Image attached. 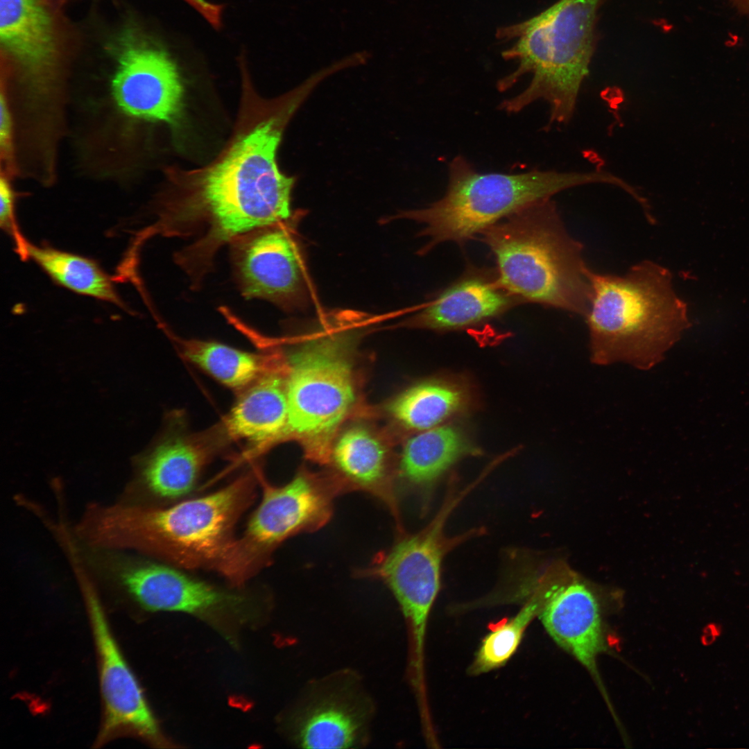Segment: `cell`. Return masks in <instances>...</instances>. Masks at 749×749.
<instances>
[{
    "mask_svg": "<svg viewBox=\"0 0 749 749\" xmlns=\"http://www.w3.org/2000/svg\"><path fill=\"white\" fill-rule=\"evenodd\" d=\"M242 107L225 148L209 164L172 169L171 188L154 223L164 236H196L186 258L212 266L221 247L236 237L287 220L295 178L277 164V153L291 117L311 91L303 83L275 99L259 97L243 77Z\"/></svg>",
    "mask_w": 749,
    "mask_h": 749,
    "instance_id": "cell-1",
    "label": "cell"
},
{
    "mask_svg": "<svg viewBox=\"0 0 749 749\" xmlns=\"http://www.w3.org/2000/svg\"><path fill=\"white\" fill-rule=\"evenodd\" d=\"M259 488L254 466L221 488L166 506L121 499L92 502L72 531L85 546L128 551L194 571L217 573Z\"/></svg>",
    "mask_w": 749,
    "mask_h": 749,
    "instance_id": "cell-2",
    "label": "cell"
},
{
    "mask_svg": "<svg viewBox=\"0 0 749 749\" xmlns=\"http://www.w3.org/2000/svg\"><path fill=\"white\" fill-rule=\"evenodd\" d=\"M589 277L591 295L584 318L595 364L621 362L650 370L691 326L671 273L658 263L642 261L621 275L589 270Z\"/></svg>",
    "mask_w": 749,
    "mask_h": 749,
    "instance_id": "cell-3",
    "label": "cell"
},
{
    "mask_svg": "<svg viewBox=\"0 0 749 749\" xmlns=\"http://www.w3.org/2000/svg\"><path fill=\"white\" fill-rule=\"evenodd\" d=\"M602 2L558 0L526 21L497 29L498 39L513 41L503 58L517 63L512 73L497 82V89L507 91L521 77L531 75L525 89L501 102L503 111L517 113L542 100L549 105V126L571 120L595 51Z\"/></svg>",
    "mask_w": 749,
    "mask_h": 749,
    "instance_id": "cell-4",
    "label": "cell"
},
{
    "mask_svg": "<svg viewBox=\"0 0 749 749\" xmlns=\"http://www.w3.org/2000/svg\"><path fill=\"white\" fill-rule=\"evenodd\" d=\"M479 238L493 255L498 281L521 304L585 316L591 284L583 245L569 232L551 198L509 216Z\"/></svg>",
    "mask_w": 749,
    "mask_h": 749,
    "instance_id": "cell-5",
    "label": "cell"
},
{
    "mask_svg": "<svg viewBox=\"0 0 749 749\" xmlns=\"http://www.w3.org/2000/svg\"><path fill=\"white\" fill-rule=\"evenodd\" d=\"M619 181L617 176L601 171L480 173L458 155L449 163L445 195L426 207L402 212L399 216L424 225L420 235L429 241L421 251L427 252L446 241L463 245L509 216L569 188L592 183L616 186Z\"/></svg>",
    "mask_w": 749,
    "mask_h": 749,
    "instance_id": "cell-6",
    "label": "cell"
},
{
    "mask_svg": "<svg viewBox=\"0 0 749 749\" xmlns=\"http://www.w3.org/2000/svg\"><path fill=\"white\" fill-rule=\"evenodd\" d=\"M361 316L347 311L327 316L286 359L284 438L300 441L316 463H329L333 438L356 399L350 355Z\"/></svg>",
    "mask_w": 749,
    "mask_h": 749,
    "instance_id": "cell-7",
    "label": "cell"
},
{
    "mask_svg": "<svg viewBox=\"0 0 749 749\" xmlns=\"http://www.w3.org/2000/svg\"><path fill=\"white\" fill-rule=\"evenodd\" d=\"M256 468L261 500L217 573L234 586L247 585L270 566L277 549L289 538L325 526L335 499L347 493L332 472L301 469L286 483L275 485Z\"/></svg>",
    "mask_w": 749,
    "mask_h": 749,
    "instance_id": "cell-8",
    "label": "cell"
},
{
    "mask_svg": "<svg viewBox=\"0 0 749 749\" xmlns=\"http://www.w3.org/2000/svg\"><path fill=\"white\" fill-rule=\"evenodd\" d=\"M465 494H449L437 515L420 531L410 534L397 531L388 549L354 572L356 577L381 580L390 590L408 625L411 658L417 663L423 662L427 621L439 592L444 556L476 533L447 537L444 532L447 519Z\"/></svg>",
    "mask_w": 749,
    "mask_h": 749,
    "instance_id": "cell-9",
    "label": "cell"
},
{
    "mask_svg": "<svg viewBox=\"0 0 749 749\" xmlns=\"http://www.w3.org/2000/svg\"><path fill=\"white\" fill-rule=\"evenodd\" d=\"M92 576L117 588L141 608L200 615L240 614L255 607L243 586L223 587L191 570L140 554L110 549L89 558Z\"/></svg>",
    "mask_w": 749,
    "mask_h": 749,
    "instance_id": "cell-10",
    "label": "cell"
},
{
    "mask_svg": "<svg viewBox=\"0 0 749 749\" xmlns=\"http://www.w3.org/2000/svg\"><path fill=\"white\" fill-rule=\"evenodd\" d=\"M157 438L133 463V475L121 499L166 506L197 495L206 467L229 440L221 424L193 433L183 417L171 415Z\"/></svg>",
    "mask_w": 749,
    "mask_h": 749,
    "instance_id": "cell-11",
    "label": "cell"
},
{
    "mask_svg": "<svg viewBox=\"0 0 749 749\" xmlns=\"http://www.w3.org/2000/svg\"><path fill=\"white\" fill-rule=\"evenodd\" d=\"M376 705L361 675L343 669L305 685L290 719L303 748H358L370 741Z\"/></svg>",
    "mask_w": 749,
    "mask_h": 749,
    "instance_id": "cell-12",
    "label": "cell"
},
{
    "mask_svg": "<svg viewBox=\"0 0 749 749\" xmlns=\"http://www.w3.org/2000/svg\"><path fill=\"white\" fill-rule=\"evenodd\" d=\"M114 44L112 92L128 115L175 128L182 117L184 83L178 64L160 40L139 28L121 33Z\"/></svg>",
    "mask_w": 749,
    "mask_h": 749,
    "instance_id": "cell-13",
    "label": "cell"
},
{
    "mask_svg": "<svg viewBox=\"0 0 749 749\" xmlns=\"http://www.w3.org/2000/svg\"><path fill=\"white\" fill-rule=\"evenodd\" d=\"M524 595L540 603V619L551 638L592 675L596 660L605 650L599 603L592 589L556 567L538 572L527 565L519 576Z\"/></svg>",
    "mask_w": 749,
    "mask_h": 749,
    "instance_id": "cell-14",
    "label": "cell"
},
{
    "mask_svg": "<svg viewBox=\"0 0 749 749\" xmlns=\"http://www.w3.org/2000/svg\"><path fill=\"white\" fill-rule=\"evenodd\" d=\"M89 613L98 657L104 719L98 738L103 743L119 732H131L162 743L160 732L138 681L111 632L92 580L77 576Z\"/></svg>",
    "mask_w": 749,
    "mask_h": 749,
    "instance_id": "cell-15",
    "label": "cell"
},
{
    "mask_svg": "<svg viewBox=\"0 0 749 749\" xmlns=\"http://www.w3.org/2000/svg\"><path fill=\"white\" fill-rule=\"evenodd\" d=\"M234 275L243 295L287 309L305 299V277L298 247L279 223L251 230L231 242Z\"/></svg>",
    "mask_w": 749,
    "mask_h": 749,
    "instance_id": "cell-16",
    "label": "cell"
},
{
    "mask_svg": "<svg viewBox=\"0 0 749 749\" xmlns=\"http://www.w3.org/2000/svg\"><path fill=\"white\" fill-rule=\"evenodd\" d=\"M55 0H0L1 51L26 74H49L64 44Z\"/></svg>",
    "mask_w": 749,
    "mask_h": 749,
    "instance_id": "cell-17",
    "label": "cell"
},
{
    "mask_svg": "<svg viewBox=\"0 0 749 749\" xmlns=\"http://www.w3.org/2000/svg\"><path fill=\"white\" fill-rule=\"evenodd\" d=\"M520 304L501 285L494 270L470 266L408 322L436 331L462 329L499 318Z\"/></svg>",
    "mask_w": 749,
    "mask_h": 749,
    "instance_id": "cell-18",
    "label": "cell"
},
{
    "mask_svg": "<svg viewBox=\"0 0 749 749\" xmlns=\"http://www.w3.org/2000/svg\"><path fill=\"white\" fill-rule=\"evenodd\" d=\"M287 372L284 358L239 392L221 422L229 440H243L252 444L241 460L256 458L284 438L288 417Z\"/></svg>",
    "mask_w": 749,
    "mask_h": 749,
    "instance_id": "cell-19",
    "label": "cell"
},
{
    "mask_svg": "<svg viewBox=\"0 0 749 749\" xmlns=\"http://www.w3.org/2000/svg\"><path fill=\"white\" fill-rule=\"evenodd\" d=\"M347 492L362 491L381 501L403 529L396 470L389 451L379 436L361 424L345 430L332 445L329 463Z\"/></svg>",
    "mask_w": 749,
    "mask_h": 749,
    "instance_id": "cell-20",
    "label": "cell"
},
{
    "mask_svg": "<svg viewBox=\"0 0 749 749\" xmlns=\"http://www.w3.org/2000/svg\"><path fill=\"white\" fill-rule=\"evenodd\" d=\"M468 450L454 427L440 425L416 434L405 444L397 467L399 496L414 494L427 502L435 483Z\"/></svg>",
    "mask_w": 749,
    "mask_h": 749,
    "instance_id": "cell-21",
    "label": "cell"
},
{
    "mask_svg": "<svg viewBox=\"0 0 749 749\" xmlns=\"http://www.w3.org/2000/svg\"><path fill=\"white\" fill-rule=\"evenodd\" d=\"M172 338L186 360L226 387L239 392L283 359L279 353H252L215 341Z\"/></svg>",
    "mask_w": 749,
    "mask_h": 749,
    "instance_id": "cell-22",
    "label": "cell"
},
{
    "mask_svg": "<svg viewBox=\"0 0 749 749\" xmlns=\"http://www.w3.org/2000/svg\"><path fill=\"white\" fill-rule=\"evenodd\" d=\"M27 258L34 261L55 283L84 295L126 309L107 275L94 260L48 246L28 243Z\"/></svg>",
    "mask_w": 749,
    "mask_h": 749,
    "instance_id": "cell-23",
    "label": "cell"
},
{
    "mask_svg": "<svg viewBox=\"0 0 749 749\" xmlns=\"http://www.w3.org/2000/svg\"><path fill=\"white\" fill-rule=\"evenodd\" d=\"M464 392L443 381H428L412 386L390 405L392 416L404 427L424 431L441 425L464 405Z\"/></svg>",
    "mask_w": 749,
    "mask_h": 749,
    "instance_id": "cell-24",
    "label": "cell"
},
{
    "mask_svg": "<svg viewBox=\"0 0 749 749\" xmlns=\"http://www.w3.org/2000/svg\"><path fill=\"white\" fill-rule=\"evenodd\" d=\"M540 608L539 601L530 596L516 616L490 626L491 631L481 642L471 672L479 674L503 666L515 653L528 625Z\"/></svg>",
    "mask_w": 749,
    "mask_h": 749,
    "instance_id": "cell-25",
    "label": "cell"
},
{
    "mask_svg": "<svg viewBox=\"0 0 749 749\" xmlns=\"http://www.w3.org/2000/svg\"><path fill=\"white\" fill-rule=\"evenodd\" d=\"M15 193L6 178L1 177L0 182V225L10 236L15 243V250L24 261L27 258L28 241L21 233L15 218Z\"/></svg>",
    "mask_w": 749,
    "mask_h": 749,
    "instance_id": "cell-26",
    "label": "cell"
},
{
    "mask_svg": "<svg viewBox=\"0 0 749 749\" xmlns=\"http://www.w3.org/2000/svg\"><path fill=\"white\" fill-rule=\"evenodd\" d=\"M11 120L6 101L3 94L1 97L0 144L1 153L7 155L10 151L11 140Z\"/></svg>",
    "mask_w": 749,
    "mask_h": 749,
    "instance_id": "cell-27",
    "label": "cell"
},
{
    "mask_svg": "<svg viewBox=\"0 0 749 749\" xmlns=\"http://www.w3.org/2000/svg\"><path fill=\"white\" fill-rule=\"evenodd\" d=\"M195 9L205 19L210 20L217 14L218 6L207 0H183Z\"/></svg>",
    "mask_w": 749,
    "mask_h": 749,
    "instance_id": "cell-28",
    "label": "cell"
},
{
    "mask_svg": "<svg viewBox=\"0 0 749 749\" xmlns=\"http://www.w3.org/2000/svg\"><path fill=\"white\" fill-rule=\"evenodd\" d=\"M719 634L720 630L716 625L710 623L706 626L704 628L703 636L702 637L703 644L705 646L712 644Z\"/></svg>",
    "mask_w": 749,
    "mask_h": 749,
    "instance_id": "cell-29",
    "label": "cell"
},
{
    "mask_svg": "<svg viewBox=\"0 0 749 749\" xmlns=\"http://www.w3.org/2000/svg\"><path fill=\"white\" fill-rule=\"evenodd\" d=\"M737 9L744 14H749V0H730Z\"/></svg>",
    "mask_w": 749,
    "mask_h": 749,
    "instance_id": "cell-30",
    "label": "cell"
}]
</instances>
